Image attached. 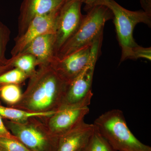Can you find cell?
Wrapping results in <instances>:
<instances>
[{
  "label": "cell",
  "mask_w": 151,
  "mask_h": 151,
  "mask_svg": "<svg viewBox=\"0 0 151 151\" xmlns=\"http://www.w3.org/2000/svg\"><path fill=\"white\" fill-rule=\"evenodd\" d=\"M38 67L29 78L19 102L11 107L38 113L54 112L60 108L68 84L51 64Z\"/></svg>",
  "instance_id": "6da1fadb"
},
{
  "label": "cell",
  "mask_w": 151,
  "mask_h": 151,
  "mask_svg": "<svg viewBox=\"0 0 151 151\" xmlns=\"http://www.w3.org/2000/svg\"><path fill=\"white\" fill-rule=\"evenodd\" d=\"M93 124L115 151H151L150 147L141 142L132 134L121 110L105 112Z\"/></svg>",
  "instance_id": "7a4b0ae2"
},
{
  "label": "cell",
  "mask_w": 151,
  "mask_h": 151,
  "mask_svg": "<svg viewBox=\"0 0 151 151\" xmlns=\"http://www.w3.org/2000/svg\"><path fill=\"white\" fill-rule=\"evenodd\" d=\"M46 118L32 117L22 122L5 120L4 122L11 134L32 151H56L59 137L49 129Z\"/></svg>",
  "instance_id": "3957f363"
},
{
  "label": "cell",
  "mask_w": 151,
  "mask_h": 151,
  "mask_svg": "<svg viewBox=\"0 0 151 151\" xmlns=\"http://www.w3.org/2000/svg\"><path fill=\"white\" fill-rule=\"evenodd\" d=\"M113 14L106 6L97 5L83 16L81 24L73 36L59 50L56 58H63L78 50L92 44L103 35L105 22L112 18Z\"/></svg>",
  "instance_id": "277c9868"
},
{
  "label": "cell",
  "mask_w": 151,
  "mask_h": 151,
  "mask_svg": "<svg viewBox=\"0 0 151 151\" xmlns=\"http://www.w3.org/2000/svg\"><path fill=\"white\" fill-rule=\"evenodd\" d=\"M99 5L106 6L113 14L117 37L122 48L121 62L132 59L133 49L138 45L133 37L134 29L140 23L151 26L150 15L145 11L128 10L114 0H105Z\"/></svg>",
  "instance_id": "5b68a950"
},
{
  "label": "cell",
  "mask_w": 151,
  "mask_h": 151,
  "mask_svg": "<svg viewBox=\"0 0 151 151\" xmlns=\"http://www.w3.org/2000/svg\"><path fill=\"white\" fill-rule=\"evenodd\" d=\"M102 40L103 35H101L92 43L88 64L68 85L59 109L70 107H88L90 105L93 95L92 86L94 68Z\"/></svg>",
  "instance_id": "8992f818"
},
{
  "label": "cell",
  "mask_w": 151,
  "mask_h": 151,
  "mask_svg": "<svg viewBox=\"0 0 151 151\" xmlns=\"http://www.w3.org/2000/svg\"><path fill=\"white\" fill-rule=\"evenodd\" d=\"M84 0H66L60 9L55 33V56L61 47L75 33L83 16L81 6Z\"/></svg>",
  "instance_id": "52a82bcc"
},
{
  "label": "cell",
  "mask_w": 151,
  "mask_h": 151,
  "mask_svg": "<svg viewBox=\"0 0 151 151\" xmlns=\"http://www.w3.org/2000/svg\"><path fill=\"white\" fill-rule=\"evenodd\" d=\"M60 9L51 13L37 17L32 21L24 32L15 39V45L11 52L12 57L20 54L26 47L38 37L55 33Z\"/></svg>",
  "instance_id": "ba28073f"
},
{
  "label": "cell",
  "mask_w": 151,
  "mask_h": 151,
  "mask_svg": "<svg viewBox=\"0 0 151 151\" xmlns=\"http://www.w3.org/2000/svg\"><path fill=\"white\" fill-rule=\"evenodd\" d=\"M92 44L84 47L61 59L55 57L50 63L68 84L77 77L88 64Z\"/></svg>",
  "instance_id": "9c48e42d"
},
{
  "label": "cell",
  "mask_w": 151,
  "mask_h": 151,
  "mask_svg": "<svg viewBox=\"0 0 151 151\" xmlns=\"http://www.w3.org/2000/svg\"><path fill=\"white\" fill-rule=\"evenodd\" d=\"M88 107H70L60 108L46 118L49 129L59 137L84 121L89 113Z\"/></svg>",
  "instance_id": "30bf717a"
},
{
  "label": "cell",
  "mask_w": 151,
  "mask_h": 151,
  "mask_svg": "<svg viewBox=\"0 0 151 151\" xmlns=\"http://www.w3.org/2000/svg\"><path fill=\"white\" fill-rule=\"evenodd\" d=\"M66 0H23L18 18V33L20 35L37 17L59 9Z\"/></svg>",
  "instance_id": "8fae6325"
},
{
  "label": "cell",
  "mask_w": 151,
  "mask_h": 151,
  "mask_svg": "<svg viewBox=\"0 0 151 151\" xmlns=\"http://www.w3.org/2000/svg\"><path fill=\"white\" fill-rule=\"evenodd\" d=\"M93 124L84 121L59 137L56 151H81L86 147L93 132Z\"/></svg>",
  "instance_id": "7c38bea8"
},
{
  "label": "cell",
  "mask_w": 151,
  "mask_h": 151,
  "mask_svg": "<svg viewBox=\"0 0 151 151\" xmlns=\"http://www.w3.org/2000/svg\"><path fill=\"white\" fill-rule=\"evenodd\" d=\"M55 35L47 34L32 41L21 53H28L35 58L38 66L50 64L55 56Z\"/></svg>",
  "instance_id": "4fadbf2b"
},
{
  "label": "cell",
  "mask_w": 151,
  "mask_h": 151,
  "mask_svg": "<svg viewBox=\"0 0 151 151\" xmlns=\"http://www.w3.org/2000/svg\"><path fill=\"white\" fill-rule=\"evenodd\" d=\"M56 111L45 113H34L13 107L0 105V116L5 120L14 122H22L34 117H50Z\"/></svg>",
  "instance_id": "5bb4252c"
},
{
  "label": "cell",
  "mask_w": 151,
  "mask_h": 151,
  "mask_svg": "<svg viewBox=\"0 0 151 151\" xmlns=\"http://www.w3.org/2000/svg\"><path fill=\"white\" fill-rule=\"evenodd\" d=\"M11 58L13 67L21 70L28 76L29 78L36 71V67L38 66L37 61L35 58L32 55L20 53Z\"/></svg>",
  "instance_id": "9a60e30c"
},
{
  "label": "cell",
  "mask_w": 151,
  "mask_h": 151,
  "mask_svg": "<svg viewBox=\"0 0 151 151\" xmlns=\"http://www.w3.org/2000/svg\"><path fill=\"white\" fill-rule=\"evenodd\" d=\"M22 94L19 84L4 85L0 90V97L9 107H12L18 103L21 99Z\"/></svg>",
  "instance_id": "2e32d148"
},
{
  "label": "cell",
  "mask_w": 151,
  "mask_h": 151,
  "mask_svg": "<svg viewBox=\"0 0 151 151\" xmlns=\"http://www.w3.org/2000/svg\"><path fill=\"white\" fill-rule=\"evenodd\" d=\"M82 151H115L94 127L93 134Z\"/></svg>",
  "instance_id": "e0dca14e"
},
{
  "label": "cell",
  "mask_w": 151,
  "mask_h": 151,
  "mask_svg": "<svg viewBox=\"0 0 151 151\" xmlns=\"http://www.w3.org/2000/svg\"><path fill=\"white\" fill-rule=\"evenodd\" d=\"M27 78L28 76L25 73L14 68L0 75V86L10 84L20 85Z\"/></svg>",
  "instance_id": "ac0fdd59"
},
{
  "label": "cell",
  "mask_w": 151,
  "mask_h": 151,
  "mask_svg": "<svg viewBox=\"0 0 151 151\" xmlns=\"http://www.w3.org/2000/svg\"><path fill=\"white\" fill-rule=\"evenodd\" d=\"M10 35V30L0 20V64L6 65L10 62V58L7 59L6 56L7 45Z\"/></svg>",
  "instance_id": "d6986e66"
},
{
  "label": "cell",
  "mask_w": 151,
  "mask_h": 151,
  "mask_svg": "<svg viewBox=\"0 0 151 151\" xmlns=\"http://www.w3.org/2000/svg\"><path fill=\"white\" fill-rule=\"evenodd\" d=\"M0 151H32L16 138L0 137Z\"/></svg>",
  "instance_id": "ffe728a7"
},
{
  "label": "cell",
  "mask_w": 151,
  "mask_h": 151,
  "mask_svg": "<svg viewBox=\"0 0 151 151\" xmlns=\"http://www.w3.org/2000/svg\"><path fill=\"white\" fill-rule=\"evenodd\" d=\"M133 56L132 59H137L138 58H143L151 60V48L137 46L133 49Z\"/></svg>",
  "instance_id": "44dd1931"
},
{
  "label": "cell",
  "mask_w": 151,
  "mask_h": 151,
  "mask_svg": "<svg viewBox=\"0 0 151 151\" xmlns=\"http://www.w3.org/2000/svg\"><path fill=\"white\" fill-rule=\"evenodd\" d=\"M0 137L15 138L6 127L3 119L0 116Z\"/></svg>",
  "instance_id": "7402d4cb"
},
{
  "label": "cell",
  "mask_w": 151,
  "mask_h": 151,
  "mask_svg": "<svg viewBox=\"0 0 151 151\" xmlns=\"http://www.w3.org/2000/svg\"><path fill=\"white\" fill-rule=\"evenodd\" d=\"M105 0H84L85 3V9L88 11L94 6L98 5L101 2Z\"/></svg>",
  "instance_id": "603a6c76"
},
{
  "label": "cell",
  "mask_w": 151,
  "mask_h": 151,
  "mask_svg": "<svg viewBox=\"0 0 151 151\" xmlns=\"http://www.w3.org/2000/svg\"><path fill=\"white\" fill-rule=\"evenodd\" d=\"M145 12L151 15V0H141Z\"/></svg>",
  "instance_id": "cb8c5ba5"
},
{
  "label": "cell",
  "mask_w": 151,
  "mask_h": 151,
  "mask_svg": "<svg viewBox=\"0 0 151 151\" xmlns=\"http://www.w3.org/2000/svg\"><path fill=\"white\" fill-rule=\"evenodd\" d=\"M10 59V62L8 64H6V65L0 64V75L2 73H4L6 71L14 68L13 66L12 65L11 58Z\"/></svg>",
  "instance_id": "d4e9b609"
},
{
  "label": "cell",
  "mask_w": 151,
  "mask_h": 151,
  "mask_svg": "<svg viewBox=\"0 0 151 151\" xmlns=\"http://www.w3.org/2000/svg\"><path fill=\"white\" fill-rule=\"evenodd\" d=\"M2 86H0V90H1V88Z\"/></svg>",
  "instance_id": "484cf974"
},
{
  "label": "cell",
  "mask_w": 151,
  "mask_h": 151,
  "mask_svg": "<svg viewBox=\"0 0 151 151\" xmlns=\"http://www.w3.org/2000/svg\"></svg>",
  "instance_id": "4316f807"
},
{
  "label": "cell",
  "mask_w": 151,
  "mask_h": 151,
  "mask_svg": "<svg viewBox=\"0 0 151 151\" xmlns=\"http://www.w3.org/2000/svg\"></svg>",
  "instance_id": "83f0119b"
},
{
  "label": "cell",
  "mask_w": 151,
  "mask_h": 151,
  "mask_svg": "<svg viewBox=\"0 0 151 151\" xmlns=\"http://www.w3.org/2000/svg\"></svg>",
  "instance_id": "f1b7e54d"
}]
</instances>
